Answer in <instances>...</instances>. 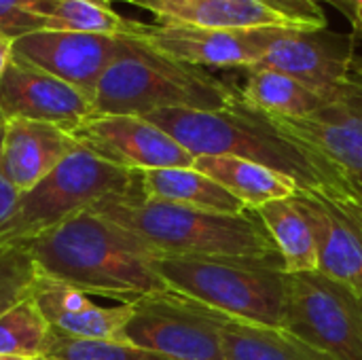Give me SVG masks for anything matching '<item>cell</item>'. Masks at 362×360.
<instances>
[{"instance_id": "obj_11", "label": "cell", "mask_w": 362, "mask_h": 360, "mask_svg": "<svg viewBox=\"0 0 362 360\" xmlns=\"http://www.w3.org/2000/svg\"><path fill=\"white\" fill-rule=\"evenodd\" d=\"M78 146L134 172L193 168L195 157L144 117L91 115L70 132Z\"/></svg>"}, {"instance_id": "obj_31", "label": "cell", "mask_w": 362, "mask_h": 360, "mask_svg": "<svg viewBox=\"0 0 362 360\" xmlns=\"http://www.w3.org/2000/svg\"><path fill=\"white\" fill-rule=\"evenodd\" d=\"M318 4H331L335 11H339L352 25V32H358L362 28V0H314Z\"/></svg>"}, {"instance_id": "obj_1", "label": "cell", "mask_w": 362, "mask_h": 360, "mask_svg": "<svg viewBox=\"0 0 362 360\" xmlns=\"http://www.w3.org/2000/svg\"><path fill=\"white\" fill-rule=\"evenodd\" d=\"M19 244L28 246L40 276L85 295L134 303L170 291L153 265L159 255L95 210L78 212Z\"/></svg>"}, {"instance_id": "obj_3", "label": "cell", "mask_w": 362, "mask_h": 360, "mask_svg": "<svg viewBox=\"0 0 362 360\" xmlns=\"http://www.w3.org/2000/svg\"><path fill=\"white\" fill-rule=\"evenodd\" d=\"M95 212L138 236L157 255L282 261L257 210L218 214L146 199L129 206L106 204Z\"/></svg>"}, {"instance_id": "obj_29", "label": "cell", "mask_w": 362, "mask_h": 360, "mask_svg": "<svg viewBox=\"0 0 362 360\" xmlns=\"http://www.w3.org/2000/svg\"><path fill=\"white\" fill-rule=\"evenodd\" d=\"M255 2L276 11L299 30H320L327 28L329 23L322 6L314 0H255Z\"/></svg>"}, {"instance_id": "obj_37", "label": "cell", "mask_w": 362, "mask_h": 360, "mask_svg": "<svg viewBox=\"0 0 362 360\" xmlns=\"http://www.w3.org/2000/svg\"><path fill=\"white\" fill-rule=\"evenodd\" d=\"M0 360H19V359H4V356H0Z\"/></svg>"}, {"instance_id": "obj_2", "label": "cell", "mask_w": 362, "mask_h": 360, "mask_svg": "<svg viewBox=\"0 0 362 360\" xmlns=\"http://www.w3.org/2000/svg\"><path fill=\"white\" fill-rule=\"evenodd\" d=\"M144 119L170 134L193 157H240L291 176L301 189L350 191L333 163L280 132L263 112L246 106L240 95L223 110L165 108L144 115Z\"/></svg>"}, {"instance_id": "obj_23", "label": "cell", "mask_w": 362, "mask_h": 360, "mask_svg": "<svg viewBox=\"0 0 362 360\" xmlns=\"http://www.w3.org/2000/svg\"><path fill=\"white\" fill-rule=\"evenodd\" d=\"M274 240L288 276L318 272V248L312 227L295 197L276 199L257 210Z\"/></svg>"}, {"instance_id": "obj_5", "label": "cell", "mask_w": 362, "mask_h": 360, "mask_svg": "<svg viewBox=\"0 0 362 360\" xmlns=\"http://www.w3.org/2000/svg\"><path fill=\"white\" fill-rule=\"evenodd\" d=\"M153 265L176 295L248 325L284 329L288 274L282 261L159 255Z\"/></svg>"}, {"instance_id": "obj_6", "label": "cell", "mask_w": 362, "mask_h": 360, "mask_svg": "<svg viewBox=\"0 0 362 360\" xmlns=\"http://www.w3.org/2000/svg\"><path fill=\"white\" fill-rule=\"evenodd\" d=\"M142 202H146L142 172L119 168L78 146L32 191L21 193L15 214L0 231V242H28L78 212L106 204Z\"/></svg>"}, {"instance_id": "obj_36", "label": "cell", "mask_w": 362, "mask_h": 360, "mask_svg": "<svg viewBox=\"0 0 362 360\" xmlns=\"http://www.w3.org/2000/svg\"><path fill=\"white\" fill-rule=\"evenodd\" d=\"M28 360H49V359H45V356H40V359H28Z\"/></svg>"}, {"instance_id": "obj_28", "label": "cell", "mask_w": 362, "mask_h": 360, "mask_svg": "<svg viewBox=\"0 0 362 360\" xmlns=\"http://www.w3.org/2000/svg\"><path fill=\"white\" fill-rule=\"evenodd\" d=\"M38 2L40 0H0V36L13 42L19 36L38 32Z\"/></svg>"}, {"instance_id": "obj_10", "label": "cell", "mask_w": 362, "mask_h": 360, "mask_svg": "<svg viewBox=\"0 0 362 360\" xmlns=\"http://www.w3.org/2000/svg\"><path fill=\"white\" fill-rule=\"evenodd\" d=\"M293 197L312 227L318 272L362 299L361 197L352 191L331 189H301Z\"/></svg>"}, {"instance_id": "obj_14", "label": "cell", "mask_w": 362, "mask_h": 360, "mask_svg": "<svg viewBox=\"0 0 362 360\" xmlns=\"http://www.w3.org/2000/svg\"><path fill=\"white\" fill-rule=\"evenodd\" d=\"M0 115L55 125L72 132L95 115L93 102L81 89L34 66L11 59L0 79Z\"/></svg>"}, {"instance_id": "obj_17", "label": "cell", "mask_w": 362, "mask_h": 360, "mask_svg": "<svg viewBox=\"0 0 362 360\" xmlns=\"http://www.w3.org/2000/svg\"><path fill=\"white\" fill-rule=\"evenodd\" d=\"M74 149L78 142L55 125L8 119L2 129L0 170L19 193H28Z\"/></svg>"}, {"instance_id": "obj_30", "label": "cell", "mask_w": 362, "mask_h": 360, "mask_svg": "<svg viewBox=\"0 0 362 360\" xmlns=\"http://www.w3.org/2000/svg\"><path fill=\"white\" fill-rule=\"evenodd\" d=\"M2 129H4V125H0V144H2ZM19 197H21V193L4 178V174L0 170V231L6 227V223L15 214V208H17Z\"/></svg>"}, {"instance_id": "obj_4", "label": "cell", "mask_w": 362, "mask_h": 360, "mask_svg": "<svg viewBox=\"0 0 362 360\" xmlns=\"http://www.w3.org/2000/svg\"><path fill=\"white\" fill-rule=\"evenodd\" d=\"M240 89L212 76L204 68L176 62L138 38H129L123 53L106 68L95 93V115L144 117L165 108L223 110Z\"/></svg>"}, {"instance_id": "obj_16", "label": "cell", "mask_w": 362, "mask_h": 360, "mask_svg": "<svg viewBox=\"0 0 362 360\" xmlns=\"http://www.w3.org/2000/svg\"><path fill=\"white\" fill-rule=\"evenodd\" d=\"M32 301L53 333L87 342H123L125 325L134 312L132 303L100 308L85 293L40 274L32 289Z\"/></svg>"}, {"instance_id": "obj_33", "label": "cell", "mask_w": 362, "mask_h": 360, "mask_svg": "<svg viewBox=\"0 0 362 360\" xmlns=\"http://www.w3.org/2000/svg\"><path fill=\"white\" fill-rule=\"evenodd\" d=\"M13 59V42L4 36H0V79L6 70V66L11 64Z\"/></svg>"}, {"instance_id": "obj_24", "label": "cell", "mask_w": 362, "mask_h": 360, "mask_svg": "<svg viewBox=\"0 0 362 360\" xmlns=\"http://www.w3.org/2000/svg\"><path fill=\"white\" fill-rule=\"evenodd\" d=\"M38 19L40 30L100 36L136 38L144 28V23L132 21L112 11L110 2L106 0H40Z\"/></svg>"}, {"instance_id": "obj_15", "label": "cell", "mask_w": 362, "mask_h": 360, "mask_svg": "<svg viewBox=\"0 0 362 360\" xmlns=\"http://www.w3.org/2000/svg\"><path fill=\"white\" fill-rule=\"evenodd\" d=\"M265 117L293 140L318 151L362 199V115L337 102L312 117Z\"/></svg>"}, {"instance_id": "obj_7", "label": "cell", "mask_w": 362, "mask_h": 360, "mask_svg": "<svg viewBox=\"0 0 362 360\" xmlns=\"http://www.w3.org/2000/svg\"><path fill=\"white\" fill-rule=\"evenodd\" d=\"M284 331L337 360H362V299L320 272L288 276Z\"/></svg>"}, {"instance_id": "obj_13", "label": "cell", "mask_w": 362, "mask_h": 360, "mask_svg": "<svg viewBox=\"0 0 362 360\" xmlns=\"http://www.w3.org/2000/svg\"><path fill=\"white\" fill-rule=\"evenodd\" d=\"M272 30H214L191 25L144 23L136 36L151 49L197 68H255L259 66Z\"/></svg>"}, {"instance_id": "obj_35", "label": "cell", "mask_w": 362, "mask_h": 360, "mask_svg": "<svg viewBox=\"0 0 362 360\" xmlns=\"http://www.w3.org/2000/svg\"><path fill=\"white\" fill-rule=\"evenodd\" d=\"M106 2H132V0H106Z\"/></svg>"}, {"instance_id": "obj_21", "label": "cell", "mask_w": 362, "mask_h": 360, "mask_svg": "<svg viewBox=\"0 0 362 360\" xmlns=\"http://www.w3.org/2000/svg\"><path fill=\"white\" fill-rule=\"evenodd\" d=\"M210 314L218 323L227 360H337L284 329L248 325L216 310Z\"/></svg>"}, {"instance_id": "obj_22", "label": "cell", "mask_w": 362, "mask_h": 360, "mask_svg": "<svg viewBox=\"0 0 362 360\" xmlns=\"http://www.w3.org/2000/svg\"><path fill=\"white\" fill-rule=\"evenodd\" d=\"M240 100L263 115L286 119L312 117L333 104L305 83L261 66L246 70V83L240 89Z\"/></svg>"}, {"instance_id": "obj_25", "label": "cell", "mask_w": 362, "mask_h": 360, "mask_svg": "<svg viewBox=\"0 0 362 360\" xmlns=\"http://www.w3.org/2000/svg\"><path fill=\"white\" fill-rule=\"evenodd\" d=\"M53 329L32 297L0 316V356L4 359H47Z\"/></svg>"}, {"instance_id": "obj_12", "label": "cell", "mask_w": 362, "mask_h": 360, "mask_svg": "<svg viewBox=\"0 0 362 360\" xmlns=\"http://www.w3.org/2000/svg\"><path fill=\"white\" fill-rule=\"evenodd\" d=\"M129 36L38 30L13 40V59L66 81L91 98L106 68L123 53Z\"/></svg>"}, {"instance_id": "obj_8", "label": "cell", "mask_w": 362, "mask_h": 360, "mask_svg": "<svg viewBox=\"0 0 362 360\" xmlns=\"http://www.w3.org/2000/svg\"><path fill=\"white\" fill-rule=\"evenodd\" d=\"M123 342L172 360H227L210 310L172 291L132 303Z\"/></svg>"}, {"instance_id": "obj_34", "label": "cell", "mask_w": 362, "mask_h": 360, "mask_svg": "<svg viewBox=\"0 0 362 360\" xmlns=\"http://www.w3.org/2000/svg\"><path fill=\"white\" fill-rule=\"evenodd\" d=\"M354 36H356V40H358V42H362V28L358 30V32H354ZM354 74L362 79V53L361 55L356 53V59H354Z\"/></svg>"}, {"instance_id": "obj_26", "label": "cell", "mask_w": 362, "mask_h": 360, "mask_svg": "<svg viewBox=\"0 0 362 360\" xmlns=\"http://www.w3.org/2000/svg\"><path fill=\"white\" fill-rule=\"evenodd\" d=\"M36 276L25 244L0 242V316L32 297Z\"/></svg>"}, {"instance_id": "obj_20", "label": "cell", "mask_w": 362, "mask_h": 360, "mask_svg": "<svg viewBox=\"0 0 362 360\" xmlns=\"http://www.w3.org/2000/svg\"><path fill=\"white\" fill-rule=\"evenodd\" d=\"M144 195L151 202H165L185 208L242 214L246 206L210 176L195 168H163L142 172Z\"/></svg>"}, {"instance_id": "obj_9", "label": "cell", "mask_w": 362, "mask_h": 360, "mask_svg": "<svg viewBox=\"0 0 362 360\" xmlns=\"http://www.w3.org/2000/svg\"><path fill=\"white\" fill-rule=\"evenodd\" d=\"M356 42L354 32L278 28L272 32L259 66L284 72L337 104L356 76Z\"/></svg>"}, {"instance_id": "obj_18", "label": "cell", "mask_w": 362, "mask_h": 360, "mask_svg": "<svg viewBox=\"0 0 362 360\" xmlns=\"http://www.w3.org/2000/svg\"><path fill=\"white\" fill-rule=\"evenodd\" d=\"M163 25L214 30H272L295 28L276 11L255 0H132ZM299 30V28H297Z\"/></svg>"}, {"instance_id": "obj_19", "label": "cell", "mask_w": 362, "mask_h": 360, "mask_svg": "<svg viewBox=\"0 0 362 360\" xmlns=\"http://www.w3.org/2000/svg\"><path fill=\"white\" fill-rule=\"evenodd\" d=\"M193 168L216 180L221 187H225L233 197H238L246 206V210H259L269 202L286 199L301 191V185L291 176L240 157H195Z\"/></svg>"}, {"instance_id": "obj_27", "label": "cell", "mask_w": 362, "mask_h": 360, "mask_svg": "<svg viewBox=\"0 0 362 360\" xmlns=\"http://www.w3.org/2000/svg\"><path fill=\"white\" fill-rule=\"evenodd\" d=\"M49 360H172L127 342H87L53 333Z\"/></svg>"}, {"instance_id": "obj_32", "label": "cell", "mask_w": 362, "mask_h": 360, "mask_svg": "<svg viewBox=\"0 0 362 360\" xmlns=\"http://www.w3.org/2000/svg\"><path fill=\"white\" fill-rule=\"evenodd\" d=\"M339 104H346V106H350L352 110H356L358 115H362V79L361 76H354V79H352V83L344 89Z\"/></svg>"}]
</instances>
